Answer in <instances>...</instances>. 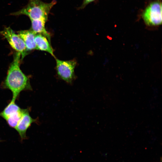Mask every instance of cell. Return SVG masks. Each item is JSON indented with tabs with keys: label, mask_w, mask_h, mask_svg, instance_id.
Returning a JSON list of instances; mask_svg holds the SVG:
<instances>
[{
	"label": "cell",
	"mask_w": 162,
	"mask_h": 162,
	"mask_svg": "<svg viewBox=\"0 0 162 162\" xmlns=\"http://www.w3.org/2000/svg\"><path fill=\"white\" fill-rule=\"evenodd\" d=\"M21 55L16 52L8 68L3 86L10 90L13 94L11 100L15 101L20 93L26 90H32L29 80L20 67Z\"/></svg>",
	"instance_id": "6da1fadb"
},
{
	"label": "cell",
	"mask_w": 162,
	"mask_h": 162,
	"mask_svg": "<svg viewBox=\"0 0 162 162\" xmlns=\"http://www.w3.org/2000/svg\"><path fill=\"white\" fill-rule=\"evenodd\" d=\"M56 3L55 0L49 3H45L40 0H29L25 7L17 11L11 13V15L15 16L26 15L30 20L48 18L50 10Z\"/></svg>",
	"instance_id": "7a4b0ae2"
},
{
	"label": "cell",
	"mask_w": 162,
	"mask_h": 162,
	"mask_svg": "<svg viewBox=\"0 0 162 162\" xmlns=\"http://www.w3.org/2000/svg\"><path fill=\"white\" fill-rule=\"evenodd\" d=\"M146 25L149 27L157 26L162 24V3L156 0L150 3L142 14Z\"/></svg>",
	"instance_id": "3957f363"
},
{
	"label": "cell",
	"mask_w": 162,
	"mask_h": 162,
	"mask_svg": "<svg viewBox=\"0 0 162 162\" xmlns=\"http://www.w3.org/2000/svg\"><path fill=\"white\" fill-rule=\"evenodd\" d=\"M56 70L59 78L68 83L71 84L75 79L74 69L77 65L74 59L70 60H62L56 58Z\"/></svg>",
	"instance_id": "277c9868"
},
{
	"label": "cell",
	"mask_w": 162,
	"mask_h": 162,
	"mask_svg": "<svg viewBox=\"0 0 162 162\" xmlns=\"http://www.w3.org/2000/svg\"><path fill=\"white\" fill-rule=\"evenodd\" d=\"M0 34L7 40L11 46L21 55V59L28 54L25 44L22 39L10 27H5Z\"/></svg>",
	"instance_id": "5b68a950"
},
{
	"label": "cell",
	"mask_w": 162,
	"mask_h": 162,
	"mask_svg": "<svg viewBox=\"0 0 162 162\" xmlns=\"http://www.w3.org/2000/svg\"><path fill=\"white\" fill-rule=\"evenodd\" d=\"M35 122H38V120L32 118L29 113V110L28 109H24L22 116L15 128L22 139L26 138L27 130L32 123Z\"/></svg>",
	"instance_id": "8992f818"
},
{
	"label": "cell",
	"mask_w": 162,
	"mask_h": 162,
	"mask_svg": "<svg viewBox=\"0 0 162 162\" xmlns=\"http://www.w3.org/2000/svg\"><path fill=\"white\" fill-rule=\"evenodd\" d=\"M35 41L37 50L47 52L55 58H56L54 53V50L48 38L44 35L40 34H36Z\"/></svg>",
	"instance_id": "52a82bcc"
},
{
	"label": "cell",
	"mask_w": 162,
	"mask_h": 162,
	"mask_svg": "<svg viewBox=\"0 0 162 162\" xmlns=\"http://www.w3.org/2000/svg\"><path fill=\"white\" fill-rule=\"evenodd\" d=\"M17 34L24 42L28 51L37 50L35 41L36 34L31 30H21L18 32Z\"/></svg>",
	"instance_id": "ba28073f"
},
{
	"label": "cell",
	"mask_w": 162,
	"mask_h": 162,
	"mask_svg": "<svg viewBox=\"0 0 162 162\" xmlns=\"http://www.w3.org/2000/svg\"><path fill=\"white\" fill-rule=\"evenodd\" d=\"M48 18H42L31 20V30L34 34H41L46 37L51 42L50 34L46 30L45 24Z\"/></svg>",
	"instance_id": "9c48e42d"
},
{
	"label": "cell",
	"mask_w": 162,
	"mask_h": 162,
	"mask_svg": "<svg viewBox=\"0 0 162 162\" xmlns=\"http://www.w3.org/2000/svg\"><path fill=\"white\" fill-rule=\"evenodd\" d=\"M21 109L15 103V101L11 100L4 110L0 112V116L6 120L10 116L19 111Z\"/></svg>",
	"instance_id": "30bf717a"
},
{
	"label": "cell",
	"mask_w": 162,
	"mask_h": 162,
	"mask_svg": "<svg viewBox=\"0 0 162 162\" xmlns=\"http://www.w3.org/2000/svg\"><path fill=\"white\" fill-rule=\"evenodd\" d=\"M24 109L20 110L9 117L6 120L8 124L11 127L15 128L20 120Z\"/></svg>",
	"instance_id": "8fae6325"
},
{
	"label": "cell",
	"mask_w": 162,
	"mask_h": 162,
	"mask_svg": "<svg viewBox=\"0 0 162 162\" xmlns=\"http://www.w3.org/2000/svg\"><path fill=\"white\" fill-rule=\"evenodd\" d=\"M95 0H83L82 3L80 8V9H83L89 3L93 2Z\"/></svg>",
	"instance_id": "7c38bea8"
},
{
	"label": "cell",
	"mask_w": 162,
	"mask_h": 162,
	"mask_svg": "<svg viewBox=\"0 0 162 162\" xmlns=\"http://www.w3.org/2000/svg\"></svg>",
	"instance_id": "4fadbf2b"
}]
</instances>
